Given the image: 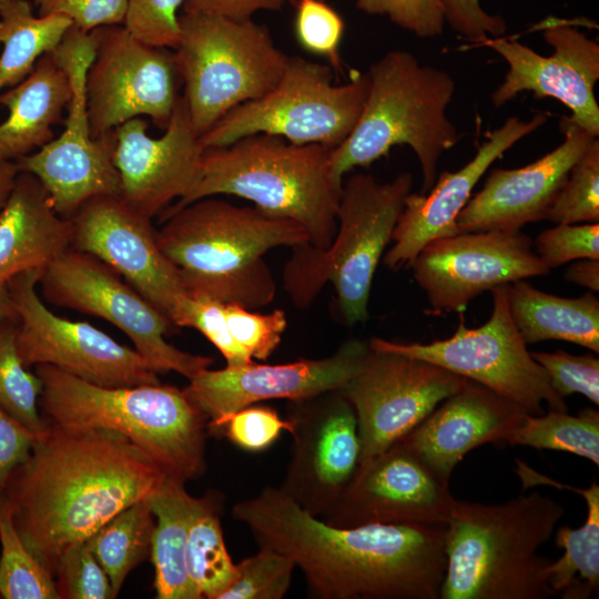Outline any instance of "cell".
I'll return each instance as SVG.
<instances>
[{"mask_svg": "<svg viewBox=\"0 0 599 599\" xmlns=\"http://www.w3.org/2000/svg\"><path fill=\"white\" fill-rule=\"evenodd\" d=\"M257 547L288 558L315 599H439L446 525L332 526L277 487L236 502Z\"/></svg>", "mask_w": 599, "mask_h": 599, "instance_id": "1", "label": "cell"}, {"mask_svg": "<svg viewBox=\"0 0 599 599\" xmlns=\"http://www.w3.org/2000/svg\"><path fill=\"white\" fill-rule=\"evenodd\" d=\"M166 479L149 456L116 432L48 422L1 494L22 540L53 576L68 547L148 499Z\"/></svg>", "mask_w": 599, "mask_h": 599, "instance_id": "2", "label": "cell"}, {"mask_svg": "<svg viewBox=\"0 0 599 599\" xmlns=\"http://www.w3.org/2000/svg\"><path fill=\"white\" fill-rule=\"evenodd\" d=\"M156 240L176 267L186 294L247 309L274 301L276 285L263 255L308 243L296 222L256 206L207 196L161 216Z\"/></svg>", "mask_w": 599, "mask_h": 599, "instance_id": "3", "label": "cell"}, {"mask_svg": "<svg viewBox=\"0 0 599 599\" xmlns=\"http://www.w3.org/2000/svg\"><path fill=\"white\" fill-rule=\"evenodd\" d=\"M566 510L532 491L500 504L455 500L446 524L447 567L439 599H548L551 559L538 549Z\"/></svg>", "mask_w": 599, "mask_h": 599, "instance_id": "4", "label": "cell"}, {"mask_svg": "<svg viewBox=\"0 0 599 599\" xmlns=\"http://www.w3.org/2000/svg\"><path fill=\"white\" fill-rule=\"evenodd\" d=\"M42 382L39 409L55 425L104 428L126 437L167 479L186 483L206 469L209 418L171 385L104 387L51 365H37Z\"/></svg>", "mask_w": 599, "mask_h": 599, "instance_id": "5", "label": "cell"}, {"mask_svg": "<svg viewBox=\"0 0 599 599\" xmlns=\"http://www.w3.org/2000/svg\"><path fill=\"white\" fill-rule=\"evenodd\" d=\"M332 150L325 144H295L266 133L206 149L192 190L160 216L203 197L235 195L270 215L298 223L312 246L326 250L337 230L343 185L331 170Z\"/></svg>", "mask_w": 599, "mask_h": 599, "instance_id": "6", "label": "cell"}, {"mask_svg": "<svg viewBox=\"0 0 599 599\" xmlns=\"http://www.w3.org/2000/svg\"><path fill=\"white\" fill-rule=\"evenodd\" d=\"M368 93L349 135L331 152L333 176L343 183L345 173L368 166L406 144L423 171V193L436 182L441 154L460 139L446 110L455 92L451 75L423 65L405 50H392L370 64Z\"/></svg>", "mask_w": 599, "mask_h": 599, "instance_id": "7", "label": "cell"}, {"mask_svg": "<svg viewBox=\"0 0 599 599\" xmlns=\"http://www.w3.org/2000/svg\"><path fill=\"white\" fill-rule=\"evenodd\" d=\"M412 185L409 172L384 183L364 173L343 182L337 230L329 247L296 245L284 268L285 288L297 307L308 306L325 283L331 282L346 325L368 318L374 274L392 241Z\"/></svg>", "mask_w": 599, "mask_h": 599, "instance_id": "8", "label": "cell"}, {"mask_svg": "<svg viewBox=\"0 0 599 599\" xmlns=\"http://www.w3.org/2000/svg\"><path fill=\"white\" fill-rule=\"evenodd\" d=\"M174 51L191 123L199 136L235 106L268 93L290 55L253 19L181 13Z\"/></svg>", "mask_w": 599, "mask_h": 599, "instance_id": "9", "label": "cell"}, {"mask_svg": "<svg viewBox=\"0 0 599 599\" xmlns=\"http://www.w3.org/2000/svg\"><path fill=\"white\" fill-rule=\"evenodd\" d=\"M333 74L328 64L290 57L277 84L223 115L199 138L202 148L226 146L256 133L336 148L359 119L369 78L355 72L347 83L333 84Z\"/></svg>", "mask_w": 599, "mask_h": 599, "instance_id": "10", "label": "cell"}, {"mask_svg": "<svg viewBox=\"0 0 599 599\" xmlns=\"http://www.w3.org/2000/svg\"><path fill=\"white\" fill-rule=\"evenodd\" d=\"M493 312L479 327L463 322L448 338L427 344L396 343L373 337V349L388 351L419 358L477 383L518 405L529 415L548 410L568 412L565 398L527 349L508 307L506 285L491 290Z\"/></svg>", "mask_w": 599, "mask_h": 599, "instance_id": "11", "label": "cell"}, {"mask_svg": "<svg viewBox=\"0 0 599 599\" xmlns=\"http://www.w3.org/2000/svg\"><path fill=\"white\" fill-rule=\"evenodd\" d=\"M95 45L92 32L73 26L51 52L71 85L64 130L38 152L14 161L19 172L31 173L43 184L54 210L65 219L93 197L121 196L114 134L94 139L90 131L85 80Z\"/></svg>", "mask_w": 599, "mask_h": 599, "instance_id": "12", "label": "cell"}, {"mask_svg": "<svg viewBox=\"0 0 599 599\" xmlns=\"http://www.w3.org/2000/svg\"><path fill=\"white\" fill-rule=\"evenodd\" d=\"M38 285L49 303L103 318L121 329L159 374L175 372L190 380L213 364L210 357L169 344L164 336L172 323L91 254L69 248L42 270Z\"/></svg>", "mask_w": 599, "mask_h": 599, "instance_id": "13", "label": "cell"}, {"mask_svg": "<svg viewBox=\"0 0 599 599\" xmlns=\"http://www.w3.org/2000/svg\"><path fill=\"white\" fill-rule=\"evenodd\" d=\"M41 272L24 271L7 281L26 367L51 365L104 387L160 383L159 373L134 348L87 322L69 321L50 311L37 290Z\"/></svg>", "mask_w": 599, "mask_h": 599, "instance_id": "14", "label": "cell"}, {"mask_svg": "<svg viewBox=\"0 0 599 599\" xmlns=\"http://www.w3.org/2000/svg\"><path fill=\"white\" fill-rule=\"evenodd\" d=\"M95 53L85 80L87 110L94 139L142 115L165 130L182 80L174 51L148 44L123 24L92 30Z\"/></svg>", "mask_w": 599, "mask_h": 599, "instance_id": "15", "label": "cell"}, {"mask_svg": "<svg viewBox=\"0 0 599 599\" xmlns=\"http://www.w3.org/2000/svg\"><path fill=\"white\" fill-rule=\"evenodd\" d=\"M469 383L429 362L369 347L359 370L342 389L357 416L359 464L400 440Z\"/></svg>", "mask_w": 599, "mask_h": 599, "instance_id": "16", "label": "cell"}, {"mask_svg": "<svg viewBox=\"0 0 599 599\" xmlns=\"http://www.w3.org/2000/svg\"><path fill=\"white\" fill-rule=\"evenodd\" d=\"M520 230L466 232L429 242L413 261L433 313L461 312L479 294L549 268Z\"/></svg>", "mask_w": 599, "mask_h": 599, "instance_id": "17", "label": "cell"}, {"mask_svg": "<svg viewBox=\"0 0 599 599\" xmlns=\"http://www.w3.org/2000/svg\"><path fill=\"white\" fill-rule=\"evenodd\" d=\"M293 445L282 493L322 518L354 476L361 458L355 409L342 389L290 400Z\"/></svg>", "mask_w": 599, "mask_h": 599, "instance_id": "18", "label": "cell"}, {"mask_svg": "<svg viewBox=\"0 0 599 599\" xmlns=\"http://www.w3.org/2000/svg\"><path fill=\"white\" fill-rule=\"evenodd\" d=\"M71 221L72 248L104 262L180 327L187 294L176 267L159 246L151 217L121 196H98Z\"/></svg>", "mask_w": 599, "mask_h": 599, "instance_id": "19", "label": "cell"}, {"mask_svg": "<svg viewBox=\"0 0 599 599\" xmlns=\"http://www.w3.org/2000/svg\"><path fill=\"white\" fill-rule=\"evenodd\" d=\"M455 500L449 483L398 440L358 465L337 501L321 519L342 528L446 525Z\"/></svg>", "mask_w": 599, "mask_h": 599, "instance_id": "20", "label": "cell"}, {"mask_svg": "<svg viewBox=\"0 0 599 599\" xmlns=\"http://www.w3.org/2000/svg\"><path fill=\"white\" fill-rule=\"evenodd\" d=\"M368 343L348 339L328 357L293 363L250 364L204 369L183 388L209 418L207 429L221 436L227 418L237 410L267 399L298 400L343 389L359 370Z\"/></svg>", "mask_w": 599, "mask_h": 599, "instance_id": "21", "label": "cell"}, {"mask_svg": "<svg viewBox=\"0 0 599 599\" xmlns=\"http://www.w3.org/2000/svg\"><path fill=\"white\" fill-rule=\"evenodd\" d=\"M544 39L554 48L541 55L516 41L488 38L485 43L507 63L504 81L493 92L491 102L501 106L518 93L554 98L570 111V118L593 136L599 135V105L595 85L599 79V45L565 19L549 17L540 24Z\"/></svg>", "mask_w": 599, "mask_h": 599, "instance_id": "22", "label": "cell"}, {"mask_svg": "<svg viewBox=\"0 0 599 599\" xmlns=\"http://www.w3.org/2000/svg\"><path fill=\"white\" fill-rule=\"evenodd\" d=\"M113 134L121 197L142 214L151 219L161 215L196 183L204 149L183 95H179L162 136H150L148 122L141 116L120 124Z\"/></svg>", "mask_w": 599, "mask_h": 599, "instance_id": "23", "label": "cell"}, {"mask_svg": "<svg viewBox=\"0 0 599 599\" xmlns=\"http://www.w3.org/2000/svg\"><path fill=\"white\" fill-rule=\"evenodd\" d=\"M560 129L564 142L542 158L522 167L490 172L458 214V233L520 230L546 220L570 169L597 139L570 116L561 119Z\"/></svg>", "mask_w": 599, "mask_h": 599, "instance_id": "24", "label": "cell"}, {"mask_svg": "<svg viewBox=\"0 0 599 599\" xmlns=\"http://www.w3.org/2000/svg\"><path fill=\"white\" fill-rule=\"evenodd\" d=\"M548 119L537 113L529 120L508 118L483 142L475 156L455 172H443L425 193H409L396 223L384 264L394 270L410 266L429 242L457 234V216L488 167L516 142L540 128Z\"/></svg>", "mask_w": 599, "mask_h": 599, "instance_id": "25", "label": "cell"}, {"mask_svg": "<svg viewBox=\"0 0 599 599\" xmlns=\"http://www.w3.org/2000/svg\"><path fill=\"white\" fill-rule=\"evenodd\" d=\"M526 415L518 405L470 382L400 440L449 483L466 454L485 444L505 441Z\"/></svg>", "mask_w": 599, "mask_h": 599, "instance_id": "26", "label": "cell"}, {"mask_svg": "<svg viewBox=\"0 0 599 599\" xmlns=\"http://www.w3.org/2000/svg\"><path fill=\"white\" fill-rule=\"evenodd\" d=\"M72 221L54 210L43 184L19 172L0 211V281L43 270L71 248Z\"/></svg>", "mask_w": 599, "mask_h": 599, "instance_id": "27", "label": "cell"}, {"mask_svg": "<svg viewBox=\"0 0 599 599\" xmlns=\"http://www.w3.org/2000/svg\"><path fill=\"white\" fill-rule=\"evenodd\" d=\"M70 99L68 74L51 52L43 54L21 82L0 92L9 111L0 124V159L16 161L51 142Z\"/></svg>", "mask_w": 599, "mask_h": 599, "instance_id": "28", "label": "cell"}, {"mask_svg": "<svg viewBox=\"0 0 599 599\" xmlns=\"http://www.w3.org/2000/svg\"><path fill=\"white\" fill-rule=\"evenodd\" d=\"M511 319L524 342H570L599 353V300L591 292L561 297L539 291L525 280L506 285Z\"/></svg>", "mask_w": 599, "mask_h": 599, "instance_id": "29", "label": "cell"}, {"mask_svg": "<svg viewBox=\"0 0 599 599\" xmlns=\"http://www.w3.org/2000/svg\"><path fill=\"white\" fill-rule=\"evenodd\" d=\"M184 483L166 479L146 500L155 519L150 558L158 599H199L186 570L189 528L200 504Z\"/></svg>", "mask_w": 599, "mask_h": 599, "instance_id": "30", "label": "cell"}, {"mask_svg": "<svg viewBox=\"0 0 599 599\" xmlns=\"http://www.w3.org/2000/svg\"><path fill=\"white\" fill-rule=\"evenodd\" d=\"M540 483L578 494L587 504V520L581 527L557 529L555 542L565 552L558 560H551L546 577L561 598L589 599L599 589V486L592 481L588 488H577L546 476Z\"/></svg>", "mask_w": 599, "mask_h": 599, "instance_id": "31", "label": "cell"}, {"mask_svg": "<svg viewBox=\"0 0 599 599\" xmlns=\"http://www.w3.org/2000/svg\"><path fill=\"white\" fill-rule=\"evenodd\" d=\"M72 27L62 14L35 17L30 0H0V92L21 82Z\"/></svg>", "mask_w": 599, "mask_h": 599, "instance_id": "32", "label": "cell"}, {"mask_svg": "<svg viewBox=\"0 0 599 599\" xmlns=\"http://www.w3.org/2000/svg\"><path fill=\"white\" fill-rule=\"evenodd\" d=\"M219 494L209 491L200 504L189 528L186 570L199 599H219L236 579V565L226 549L221 526Z\"/></svg>", "mask_w": 599, "mask_h": 599, "instance_id": "33", "label": "cell"}, {"mask_svg": "<svg viewBox=\"0 0 599 599\" xmlns=\"http://www.w3.org/2000/svg\"><path fill=\"white\" fill-rule=\"evenodd\" d=\"M154 525L145 499L120 511L87 539L115 597L131 570L150 557Z\"/></svg>", "mask_w": 599, "mask_h": 599, "instance_id": "34", "label": "cell"}, {"mask_svg": "<svg viewBox=\"0 0 599 599\" xmlns=\"http://www.w3.org/2000/svg\"><path fill=\"white\" fill-rule=\"evenodd\" d=\"M510 446L552 449L583 457L599 465V412L587 407L577 415L548 410L541 415L527 414L508 435Z\"/></svg>", "mask_w": 599, "mask_h": 599, "instance_id": "35", "label": "cell"}, {"mask_svg": "<svg viewBox=\"0 0 599 599\" xmlns=\"http://www.w3.org/2000/svg\"><path fill=\"white\" fill-rule=\"evenodd\" d=\"M0 596L4 599H59L52 573L22 540L12 508L0 493Z\"/></svg>", "mask_w": 599, "mask_h": 599, "instance_id": "36", "label": "cell"}, {"mask_svg": "<svg viewBox=\"0 0 599 599\" xmlns=\"http://www.w3.org/2000/svg\"><path fill=\"white\" fill-rule=\"evenodd\" d=\"M17 333L18 318L0 319V408L40 436L48 427L39 409L42 382L23 364Z\"/></svg>", "mask_w": 599, "mask_h": 599, "instance_id": "37", "label": "cell"}, {"mask_svg": "<svg viewBox=\"0 0 599 599\" xmlns=\"http://www.w3.org/2000/svg\"><path fill=\"white\" fill-rule=\"evenodd\" d=\"M546 220L555 223L599 222V140L595 139L569 171Z\"/></svg>", "mask_w": 599, "mask_h": 599, "instance_id": "38", "label": "cell"}, {"mask_svg": "<svg viewBox=\"0 0 599 599\" xmlns=\"http://www.w3.org/2000/svg\"><path fill=\"white\" fill-rule=\"evenodd\" d=\"M295 568L287 556L258 547L255 555L236 565L235 581L219 599H282L291 587Z\"/></svg>", "mask_w": 599, "mask_h": 599, "instance_id": "39", "label": "cell"}, {"mask_svg": "<svg viewBox=\"0 0 599 599\" xmlns=\"http://www.w3.org/2000/svg\"><path fill=\"white\" fill-rule=\"evenodd\" d=\"M294 34L300 47L323 57L334 72H342L339 45L345 31L341 14L325 0H292Z\"/></svg>", "mask_w": 599, "mask_h": 599, "instance_id": "40", "label": "cell"}, {"mask_svg": "<svg viewBox=\"0 0 599 599\" xmlns=\"http://www.w3.org/2000/svg\"><path fill=\"white\" fill-rule=\"evenodd\" d=\"M59 599H113L111 582L87 540L68 547L53 572Z\"/></svg>", "mask_w": 599, "mask_h": 599, "instance_id": "41", "label": "cell"}, {"mask_svg": "<svg viewBox=\"0 0 599 599\" xmlns=\"http://www.w3.org/2000/svg\"><path fill=\"white\" fill-rule=\"evenodd\" d=\"M223 312L234 341L251 358L260 361L272 355L287 326L286 315L282 309L260 314L237 304L223 303Z\"/></svg>", "mask_w": 599, "mask_h": 599, "instance_id": "42", "label": "cell"}, {"mask_svg": "<svg viewBox=\"0 0 599 599\" xmlns=\"http://www.w3.org/2000/svg\"><path fill=\"white\" fill-rule=\"evenodd\" d=\"M530 354L542 366L560 397L578 393L599 405V359L595 354L572 355L562 349Z\"/></svg>", "mask_w": 599, "mask_h": 599, "instance_id": "43", "label": "cell"}, {"mask_svg": "<svg viewBox=\"0 0 599 599\" xmlns=\"http://www.w3.org/2000/svg\"><path fill=\"white\" fill-rule=\"evenodd\" d=\"M185 0H126L124 28L139 40L174 50L180 38L179 10Z\"/></svg>", "mask_w": 599, "mask_h": 599, "instance_id": "44", "label": "cell"}, {"mask_svg": "<svg viewBox=\"0 0 599 599\" xmlns=\"http://www.w3.org/2000/svg\"><path fill=\"white\" fill-rule=\"evenodd\" d=\"M536 254L549 268L581 258H599V223H558L535 241Z\"/></svg>", "mask_w": 599, "mask_h": 599, "instance_id": "45", "label": "cell"}, {"mask_svg": "<svg viewBox=\"0 0 599 599\" xmlns=\"http://www.w3.org/2000/svg\"><path fill=\"white\" fill-rule=\"evenodd\" d=\"M180 327H192L203 334L223 355L226 366H243L253 361L231 335L221 302L187 295Z\"/></svg>", "mask_w": 599, "mask_h": 599, "instance_id": "46", "label": "cell"}, {"mask_svg": "<svg viewBox=\"0 0 599 599\" xmlns=\"http://www.w3.org/2000/svg\"><path fill=\"white\" fill-rule=\"evenodd\" d=\"M288 419H282L268 406H247L231 415L221 436L250 453H260L272 446L283 430L291 432Z\"/></svg>", "mask_w": 599, "mask_h": 599, "instance_id": "47", "label": "cell"}, {"mask_svg": "<svg viewBox=\"0 0 599 599\" xmlns=\"http://www.w3.org/2000/svg\"><path fill=\"white\" fill-rule=\"evenodd\" d=\"M356 8L367 14L386 16L420 38L441 34L445 24L440 0H356Z\"/></svg>", "mask_w": 599, "mask_h": 599, "instance_id": "48", "label": "cell"}, {"mask_svg": "<svg viewBox=\"0 0 599 599\" xmlns=\"http://www.w3.org/2000/svg\"><path fill=\"white\" fill-rule=\"evenodd\" d=\"M32 3L39 16H65L84 32L123 24L126 11V0H32Z\"/></svg>", "mask_w": 599, "mask_h": 599, "instance_id": "49", "label": "cell"}, {"mask_svg": "<svg viewBox=\"0 0 599 599\" xmlns=\"http://www.w3.org/2000/svg\"><path fill=\"white\" fill-rule=\"evenodd\" d=\"M440 3L445 23L469 41L483 43L506 33L505 20L486 12L479 0H440Z\"/></svg>", "mask_w": 599, "mask_h": 599, "instance_id": "50", "label": "cell"}, {"mask_svg": "<svg viewBox=\"0 0 599 599\" xmlns=\"http://www.w3.org/2000/svg\"><path fill=\"white\" fill-rule=\"evenodd\" d=\"M38 437L0 408V493L12 471L27 460Z\"/></svg>", "mask_w": 599, "mask_h": 599, "instance_id": "51", "label": "cell"}, {"mask_svg": "<svg viewBox=\"0 0 599 599\" xmlns=\"http://www.w3.org/2000/svg\"><path fill=\"white\" fill-rule=\"evenodd\" d=\"M286 1L290 0H185L182 12L242 21L261 10L280 11Z\"/></svg>", "mask_w": 599, "mask_h": 599, "instance_id": "52", "label": "cell"}, {"mask_svg": "<svg viewBox=\"0 0 599 599\" xmlns=\"http://www.w3.org/2000/svg\"><path fill=\"white\" fill-rule=\"evenodd\" d=\"M569 283L586 287L591 292L599 291V258H581L571 263L565 273Z\"/></svg>", "mask_w": 599, "mask_h": 599, "instance_id": "53", "label": "cell"}, {"mask_svg": "<svg viewBox=\"0 0 599 599\" xmlns=\"http://www.w3.org/2000/svg\"><path fill=\"white\" fill-rule=\"evenodd\" d=\"M19 174L14 161L0 159V211L4 206Z\"/></svg>", "mask_w": 599, "mask_h": 599, "instance_id": "54", "label": "cell"}, {"mask_svg": "<svg viewBox=\"0 0 599 599\" xmlns=\"http://www.w3.org/2000/svg\"><path fill=\"white\" fill-rule=\"evenodd\" d=\"M18 318L7 282L0 281V319Z\"/></svg>", "mask_w": 599, "mask_h": 599, "instance_id": "55", "label": "cell"}]
</instances>
